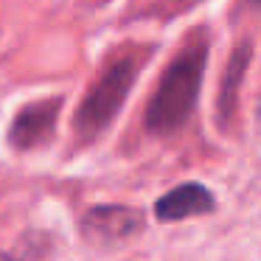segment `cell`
Wrapping results in <instances>:
<instances>
[{"instance_id":"5","label":"cell","mask_w":261,"mask_h":261,"mask_svg":"<svg viewBox=\"0 0 261 261\" xmlns=\"http://www.w3.org/2000/svg\"><path fill=\"white\" fill-rule=\"evenodd\" d=\"M216 205L214 194L202 186V182H182V186L171 188L169 194L154 202V216L160 222H180L188 216L211 214Z\"/></svg>"},{"instance_id":"4","label":"cell","mask_w":261,"mask_h":261,"mask_svg":"<svg viewBox=\"0 0 261 261\" xmlns=\"http://www.w3.org/2000/svg\"><path fill=\"white\" fill-rule=\"evenodd\" d=\"M62 101L59 98H42V101H34L29 107H23L12 121V129H9V141H12L14 149H37L54 135V126H57V115Z\"/></svg>"},{"instance_id":"1","label":"cell","mask_w":261,"mask_h":261,"mask_svg":"<svg viewBox=\"0 0 261 261\" xmlns=\"http://www.w3.org/2000/svg\"><path fill=\"white\" fill-rule=\"evenodd\" d=\"M205 62H208V40L199 34L188 42L180 57H174V62L166 68L154 96L149 98L146 107L149 132L169 135V132L180 129L186 124V118L191 115L194 104H197Z\"/></svg>"},{"instance_id":"2","label":"cell","mask_w":261,"mask_h":261,"mask_svg":"<svg viewBox=\"0 0 261 261\" xmlns=\"http://www.w3.org/2000/svg\"><path fill=\"white\" fill-rule=\"evenodd\" d=\"M138 68H141V59L135 54H124V57L113 59L104 68V73L93 82V87L87 90V96L82 98L79 110H76V132H79V138L93 141L98 132L107 129L110 121L124 107L132 85H135Z\"/></svg>"},{"instance_id":"6","label":"cell","mask_w":261,"mask_h":261,"mask_svg":"<svg viewBox=\"0 0 261 261\" xmlns=\"http://www.w3.org/2000/svg\"><path fill=\"white\" fill-rule=\"evenodd\" d=\"M247 65H250V45H239L230 57L225 82H222V98L219 101H222V110H225V113L233 110V101H236V93H239V82H242Z\"/></svg>"},{"instance_id":"7","label":"cell","mask_w":261,"mask_h":261,"mask_svg":"<svg viewBox=\"0 0 261 261\" xmlns=\"http://www.w3.org/2000/svg\"><path fill=\"white\" fill-rule=\"evenodd\" d=\"M0 261H20V258H14L12 253H0Z\"/></svg>"},{"instance_id":"3","label":"cell","mask_w":261,"mask_h":261,"mask_svg":"<svg viewBox=\"0 0 261 261\" xmlns=\"http://www.w3.org/2000/svg\"><path fill=\"white\" fill-rule=\"evenodd\" d=\"M143 225L141 211L126 205H96L82 216V233L85 239L98 244H113L138 233Z\"/></svg>"},{"instance_id":"8","label":"cell","mask_w":261,"mask_h":261,"mask_svg":"<svg viewBox=\"0 0 261 261\" xmlns=\"http://www.w3.org/2000/svg\"><path fill=\"white\" fill-rule=\"evenodd\" d=\"M250 3H253V6H261V0H250Z\"/></svg>"}]
</instances>
